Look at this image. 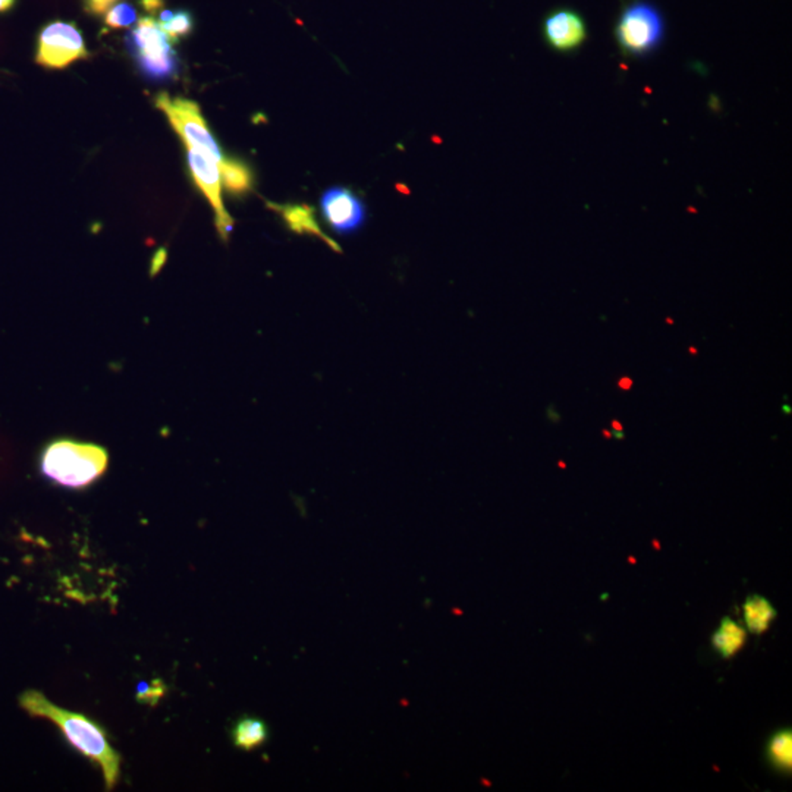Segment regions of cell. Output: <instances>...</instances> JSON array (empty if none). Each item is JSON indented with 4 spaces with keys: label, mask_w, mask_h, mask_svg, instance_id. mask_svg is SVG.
Returning a JSON list of instances; mask_svg holds the SVG:
<instances>
[{
    "label": "cell",
    "mask_w": 792,
    "mask_h": 792,
    "mask_svg": "<svg viewBox=\"0 0 792 792\" xmlns=\"http://www.w3.org/2000/svg\"><path fill=\"white\" fill-rule=\"evenodd\" d=\"M220 179L232 195H244L253 191L255 175L251 167L238 159H222L219 162Z\"/></svg>",
    "instance_id": "8fae6325"
},
{
    "label": "cell",
    "mask_w": 792,
    "mask_h": 792,
    "mask_svg": "<svg viewBox=\"0 0 792 792\" xmlns=\"http://www.w3.org/2000/svg\"><path fill=\"white\" fill-rule=\"evenodd\" d=\"M137 9L134 8L133 5L128 4V2L115 5L114 8H110L105 15V25L110 30L133 27L134 24H137Z\"/></svg>",
    "instance_id": "e0dca14e"
},
{
    "label": "cell",
    "mask_w": 792,
    "mask_h": 792,
    "mask_svg": "<svg viewBox=\"0 0 792 792\" xmlns=\"http://www.w3.org/2000/svg\"><path fill=\"white\" fill-rule=\"evenodd\" d=\"M744 621L747 628L756 636L766 633L777 618V609L763 596L753 595L747 597L743 607Z\"/></svg>",
    "instance_id": "4fadbf2b"
},
{
    "label": "cell",
    "mask_w": 792,
    "mask_h": 792,
    "mask_svg": "<svg viewBox=\"0 0 792 792\" xmlns=\"http://www.w3.org/2000/svg\"><path fill=\"white\" fill-rule=\"evenodd\" d=\"M166 693V687L160 679H155L153 683H141L138 686L137 700L141 703L155 706Z\"/></svg>",
    "instance_id": "ac0fdd59"
},
{
    "label": "cell",
    "mask_w": 792,
    "mask_h": 792,
    "mask_svg": "<svg viewBox=\"0 0 792 792\" xmlns=\"http://www.w3.org/2000/svg\"><path fill=\"white\" fill-rule=\"evenodd\" d=\"M155 106L159 107L171 122L172 128L183 138L186 148L209 155L219 165L224 159L217 141L210 133L207 122L203 118L200 106L193 100L184 97H172L167 93H160L155 97Z\"/></svg>",
    "instance_id": "277c9868"
},
{
    "label": "cell",
    "mask_w": 792,
    "mask_h": 792,
    "mask_svg": "<svg viewBox=\"0 0 792 792\" xmlns=\"http://www.w3.org/2000/svg\"><path fill=\"white\" fill-rule=\"evenodd\" d=\"M690 354H693V356H696V354H697V348H693V346H691Z\"/></svg>",
    "instance_id": "d4e9b609"
},
{
    "label": "cell",
    "mask_w": 792,
    "mask_h": 792,
    "mask_svg": "<svg viewBox=\"0 0 792 792\" xmlns=\"http://www.w3.org/2000/svg\"><path fill=\"white\" fill-rule=\"evenodd\" d=\"M84 59H88V50L75 24L55 21L38 33L35 64L42 68H68Z\"/></svg>",
    "instance_id": "5b68a950"
},
{
    "label": "cell",
    "mask_w": 792,
    "mask_h": 792,
    "mask_svg": "<svg viewBox=\"0 0 792 792\" xmlns=\"http://www.w3.org/2000/svg\"><path fill=\"white\" fill-rule=\"evenodd\" d=\"M323 216L330 228L337 234H353L365 225L366 206L353 191L334 186L325 191L320 200Z\"/></svg>",
    "instance_id": "ba28073f"
},
{
    "label": "cell",
    "mask_w": 792,
    "mask_h": 792,
    "mask_svg": "<svg viewBox=\"0 0 792 792\" xmlns=\"http://www.w3.org/2000/svg\"><path fill=\"white\" fill-rule=\"evenodd\" d=\"M546 37L556 50H573L586 40V25L583 19L574 12H556L547 18Z\"/></svg>",
    "instance_id": "9c48e42d"
},
{
    "label": "cell",
    "mask_w": 792,
    "mask_h": 792,
    "mask_svg": "<svg viewBox=\"0 0 792 792\" xmlns=\"http://www.w3.org/2000/svg\"><path fill=\"white\" fill-rule=\"evenodd\" d=\"M16 2L18 0H0V15H5L15 8Z\"/></svg>",
    "instance_id": "44dd1931"
},
{
    "label": "cell",
    "mask_w": 792,
    "mask_h": 792,
    "mask_svg": "<svg viewBox=\"0 0 792 792\" xmlns=\"http://www.w3.org/2000/svg\"><path fill=\"white\" fill-rule=\"evenodd\" d=\"M109 466V452L100 445L74 439H55L38 456L43 477L65 489H87Z\"/></svg>",
    "instance_id": "7a4b0ae2"
},
{
    "label": "cell",
    "mask_w": 792,
    "mask_h": 792,
    "mask_svg": "<svg viewBox=\"0 0 792 792\" xmlns=\"http://www.w3.org/2000/svg\"><path fill=\"white\" fill-rule=\"evenodd\" d=\"M186 155H188V165L194 181L215 210L217 234L222 241L226 243L234 229V219L225 209L224 200H222L219 166L215 160L210 159L209 155L195 152L193 148H186Z\"/></svg>",
    "instance_id": "52a82bcc"
},
{
    "label": "cell",
    "mask_w": 792,
    "mask_h": 792,
    "mask_svg": "<svg viewBox=\"0 0 792 792\" xmlns=\"http://www.w3.org/2000/svg\"><path fill=\"white\" fill-rule=\"evenodd\" d=\"M667 325H674V320H672L671 317H667Z\"/></svg>",
    "instance_id": "484cf974"
},
{
    "label": "cell",
    "mask_w": 792,
    "mask_h": 792,
    "mask_svg": "<svg viewBox=\"0 0 792 792\" xmlns=\"http://www.w3.org/2000/svg\"><path fill=\"white\" fill-rule=\"evenodd\" d=\"M18 701L30 717H43L56 725L78 753L99 766L106 789L115 788L121 777V755L110 746L106 731L99 724L81 713L57 707L40 691H24Z\"/></svg>",
    "instance_id": "6da1fadb"
},
{
    "label": "cell",
    "mask_w": 792,
    "mask_h": 792,
    "mask_svg": "<svg viewBox=\"0 0 792 792\" xmlns=\"http://www.w3.org/2000/svg\"><path fill=\"white\" fill-rule=\"evenodd\" d=\"M140 5L148 12V14H152V15L157 14L159 9L160 11L165 9V0H140Z\"/></svg>",
    "instance_id": "ffe728a7"
},
{
    "label": "cell",
    "mask_w": 792,
    "mask_h": 792,
    "mask_svg": "<svg viewBox=\"0 0 792 792\" xmlns=\"http://www.w3.org/2000/svg\"><path fill=\"white\" fill-rule=\"evenodd\" d=\"M232 743L236 748L244 751H253L269 738V728L262 719L255 717H244L236 720L231 731Z\"/></svg>",
    "instance_id": "7c38bea8"
},
{
    "label": "cell",
    "mask_w": 792,
    "mask_h": 792,
    "mask_svg": "<svg viewBox=\"0 0 792 792\" xmlns=\"http://www.w3.org/2000/svg\"><path fill=\"white\" fill-rule=\"evenodd\" d=\"M617 35L629 54H646L659 45L664 21L650 5L636 4L622 14Z\"/></svg>",
    "instance_id": "8992f818"
},
{
    "label": "cell",
    "mask_w": 792,
    "mask_h": 792,
    "mask_svg": "<svg viewBox=\"0 0 792 792\" xmlns=\"http://www.w3.org/2000/svg\"><path fill=\"white\" fill-rule=\"evenodd\" d=\"M767 756L777 769L784 770V772L791 770L792 734L789 729H782L772 737L769 746H767Z\"/></svg>",
    "instance_id": "9a60e30c"
},
{
    "label": "cell",
    "mask_w": 792,
    "mask_h": 792,
    "mask_svg": "<svg viewBox=\"0 0 792 792\" xmlns=\"http://www.w3.org/2000/svg\"><path fill=\"white\" fill-rule=\"evenodd\" d=\"M125 43L135 66L147 80L167 83L179 75L178 56L152 15L138 19Z\"/></svg>",
    "instance_id": "3957f363"
},
{
    "label": "cell",
    "mask_w": 792,
    "mask_h": 792,
    "mask_svg": "<svg viewBox=\"0 0 792 792\" xmlns=\"http://www.w3.org/2000/svg\"><path fill=\"white\" fill-rule=\"evenodd\" d=\"M159 25L167 40L174 45V43L181 42L183 38L193 35L194 16L186 9H178V11H174L171 19H167L166 23H159Z\"/></svg>",
    "instance_id": "2e32d148"
},
{
    "label": "cell",
    "mask_w": 792,
    "mask_h": 792,
    "mask_svg": "<svg viewBox=\"0 0 792 792\" xmlns=\"http://www.w3.org/2000/svg\"><path fill=\"white\" fill-rule=\"evenodd\" d=\"M115 2L118 0H83L84 11L87 12L88 15L102 16L109 11Z\"/></svg>",
    "instance_id": "d6986e66"
},
{
    "label": "cell",
    "mask_w": 792,
    "mask_h": 792,
    "mask_svg": "<svg viewBox=\"0 0 792 792\" xmlns=\"http://www.w3.org/2000/svg\"><path fill=\"white\" fill-rule=\"evenodd\" d=\"M602 435L607 437V439H612V437H614V433L609 432V430H603Z\"/></svg>",
    "instance_id": "cb8c5ba5"
},
{
    "label": "cell",
    "mask_w": 792,
    "mask_h": 792,
    "mask_svg": "<svg viewBox=\"0 0 792 792\" xmlns=\"http://www.w3.org/2000/svg\"><path fill=\"white\" fill-rule=\"evenodd\" d=\"M746 640V628L729 617H725L720 622L719 628L713 634L712 645L724 659H729L743 648Z\"/></svg>",
    "instance_id": "5bb4252c"
},
{
    "label": "cell",
    "mask_w": 792,
    "mask_h": 792,
    "mask_svg": "<svg viewBox=\"0 0 792 792\" xmlns=\"http://www.w3.org/2000/svg\"><path fill=\"white\" fill-rule=\"evenodd\" d=\"M633 385V379H629L628 376H624L618 382V386L621 387L622 391H631Z\"/></svg>",
    "instance_id": "7402d4cb"
},
{
    "label": "cell",
    "mask_w": 792,
    "mask_h": 792,
    "mask_svg": "<svg viewBox=\"0 0 792 792\" xmlns=\"http://www.w3.org/2000/svg\"><path fill=\"white\" fill-rule=\"evenodd\" d=\"M610 426H612V428H614L615 433L624 432V426H622L618 420H612Z\"/></svg>",
    "instance_id": "603a6c76"
},
{
    "label": "cell",
    "mask_w": 792,
    "mask_h": 792,
    "mask_svg": "<svg viewBox=\"0 0 792 792\" xmlns=\"http://www.w3.org/2000/svg\"><path fill=\"white\" fill-rule=\"evenodd\" d=\"M267 207L276 212L284 219L285 224L298 236H313L322 239L332 250L341 253V246L323 234L320 225L316 220L315 209L308 205H276L267 201Z\"/></svg>",
    "instance_id": "30bf717a"
}]
</instances>
